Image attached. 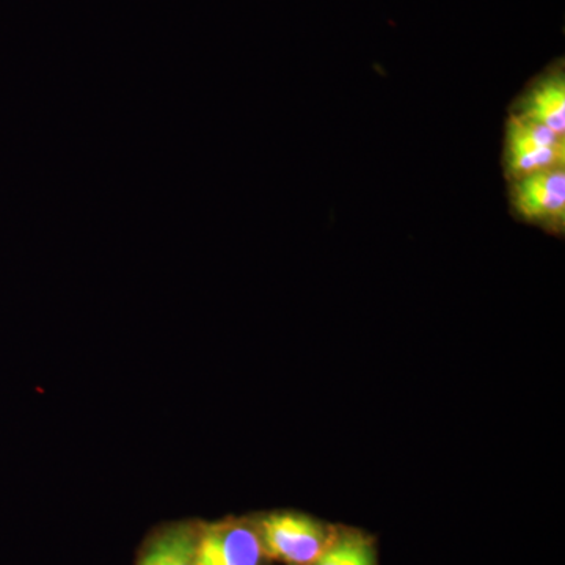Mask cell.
<instances>
[{
	"mask_svg": "<svg viewBox=\"0 0 565 565\" xmlns=\"http://www.w3.org/2000/svg\"><path fill=\"white\" fill-rule=\"evenodd\" d=\"M258 534L264 555L289 565H315L333 539L318 520L289 512L266 516Z\"/></svg>",
	"mask_w": 565,
	"mask_h": 565,
	"instance_id": "obj_1",
	"label": "cell"
},
{
	"mask_svg": "<svg viewBox=\"0 0 565 565\" xmlns=\"http://www.w3.org/2000/svg\"><path fill=\"white\" fill-rule=\"evenodd\" d=\"M564 137L545 126L514 115L508 122L505 167L512 180L564 167Z\"/></svg>",
	"mask_w": 565,
	"mask_h": 565,
	"instance_id": "obj_2",
	"label": "cell"
},
{
	"mask_svg": "<svg viewBox=\"0 0 565 565\" xmlns=\"http://www.w3.org/2000/svg\"><path fill=\"white\" fill-rule=\"evenodd\" d=\"M512 206L526 222L563 226L565 218V172L545 170L515 180Z\"/></svg>",
	"mask_w": 565,
	"mask_h": 565,
	"instance_id": "obj_3",
	"label": "cell"
},
{
	"mask_svg": "<svg viewBox=\"0 0 565 565\" xmlns=\"http://www.w3.org/2000/svg\"><path fill=\"white\" fill-rule=\"evenodd\" d=\"M315 565H375L373 546L356 534L333 537Z\"/></svg>",
	"mask_w": 565,
	"mask_h": 565,
	"instance_id": "obj_7",
	"label": "cell"
},
{
	"mask_svg": "<svg viewBox=\"0 0 565 565\" xmlns=\"http://www.w3.org/2000/svg\"><path fill=\"white\" fill-rule=\"evenodd\" d=\"M522 117L545 126L557 136H565V81L563 70L539 82L523 107Z\"/></svg>",
	"mask_w": 565,
	"mask_h": 565,
	"instance_id": "obj_5",
	"label": "cell"
},
{
	"mask_svg": "<svg viewBox=\"0 0 565 565\" xmlns=\"http://www.w3.org/2000/svg\"><path fill=\"white\" fill-rule=\"evenodd\" d=\"M196 539L191 531H167L156 539L141 557L140 565H196Z\"/></svg>",
	"mask_w": 565,
	"mask_h": 565,
	"instance_id": "obj_6",
	"label": "cell"
},
{
	"mask_svg": "<svg viewBox=\"0 0 565 565\" xmlns=\"http://www.w3.org/2000/svg\"><path fill=\"white\" fill-rule=\"evenodd\" d=\"M259 534L243 522H223L196 539V565H262Z\"/></svg>",
	"mask_w": 565,
	"mask_h": 565,
	"instance_id": "obj_4",
	"label": "cell"
}]
</instances>
